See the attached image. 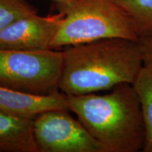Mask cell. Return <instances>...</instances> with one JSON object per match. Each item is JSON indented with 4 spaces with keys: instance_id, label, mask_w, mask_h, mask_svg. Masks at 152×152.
<instances>
[{
    "instance_id": "obj_1",
    "label": "cell",
    "mask_w": 152,
    "mask_h": 152,
    "mask_svg": "<svg viewBox=\"0 0 152 152\" xmlns=\"http://www.w3.org/2000/svg\"><path fill=\"white\" fill-rule=\"evenodd\" d=\"M59 90L66 95L132 84L144 66L137 41L108 38L64 48Z\"/></svg>"
},
{
    "instance_id": "obj_2",
    "label": "cell",
    "mask_w": 152,
    "mask_h": 152,
    "mask_svg": "<svg viewBox=\"0 0 152 152\" xmlns=\"http://www.w3.org/2000/svg\"><path fill=\"white\" fill-rule=\"evenodd\" d=\"M109 91L67 95L68 110L108 152L142 151L145 130L135 90L123 83Z\"/></svg>"
},
{
    "instance_id": "obj_3",
    "label": "cell",
    "mask_w": 152,
    "mask_h": 152,
    "mask_svg": "<svg viewBox=\"0 0 152 152\" xmlns=\"http://www.w3.org/2000/svg\"><path fill=\"white\" fill-rule=\"evenodd\" d=\"M58 7L64 18L50 49L108 38L138 41L134 20L115 0H66Z\"/></svg>"
},
{
    "instance_id": "obj_4",
    "label": "cell",
    "mask_w": 152,
    "mask_h": 152,
    "mask_svg": "<svg viewBox=\"0 0 152 152\" xmlns=\"http://www.w3.org/2000/svg\"><path fill=\"white\" fill-rule=\"evenodd\" d=\"M63 52L0 49V86L36 94L59 90Z\"/></svg>"
},
{
    "instance_id": "obj_5",
    "label": "cell",
    "mask_w": 152,
    "mask_h": 152,
    "mask_svg": "<svg viewBox=\"0 0 152 152\" xmlns=\"http://www.w3.org/2000/svg\"><path fill=\"white\" fill-rule=\"evenodd\" d=\"M68 111L51 110L34 120L37 152H108Z\"/></svg>"
},
{
    "instance_id": "obj_6",
    "label": "cell",
    "mask_w": 152,
    "mask_h": 152,
    "mask_svg": "<svg viewBox=\"0 0 152 152\" xmlns=\"http://www.w3.org/2000/svg\"><path fill=\"white\" fill-rule=\"evenodd\" d=\"M64 15L39 16L37 13L18 19L0 30V49L39 50L50 45L61 23Z\"/></svg>"
},
{
    "instance_id": "obj_7",
    "label": "cell",
    "mask_w": 152,
    "mask_h": 152,
    "mask_svg": "<svg viewBox=\"0 0 152 152\" xmlns=\"http://www.w3.org/2000/svg\"><path fill=\"white\" fill-rule=\"evenodd\" d=\"M54 109L68 110L67 95L60 90L49 94H36L0 86L1 113L34 121L42 113Z\"/></svg>"
},
{
    "instance_id": "obj_8",
    "label": "cell",
    "mask_w": 152,
    "mask_h": 152,
    "mask_svg": "<svg viewBox=\"0 0 152 152\" xmlns=\"http://www.w3.org/2000/svg\"><path fill=\"white\" fill-rule=\"evenodd\" d=\"M0 152H37L33 121L0 112Z\"/></svg>"
},
{
    "instance_id": "obj_9",
    "label": "cell",
    "mask_w": 152,
    "mask_h": 152,
    "mask_svg": "<svg viewBox=\"0 0 152 152\" xmlns=\"http://www.w3.org/2000/svg\"><path fill=\"white\" fill-rule=\"evenodd\" d=\"M141 105L145 130V142L142 152H152V69L143 66L133 82Z\"/></svg>"
},
{
    "instance_id": "obj_10",
    "label": "cell",
    "mask_w": 152,
    "mask_h": 152,
    "mask_svg": "<svg viewBox=\"0 0 152 152\" xmlns=\"http://www.w3.org/2000/svg\"><path fill=\"white\" fill-rule=\"evenodd\" d=\"M134 20L139 35L152 33V0H115Z\"/></svg>"
},
{
    "instance_id": "obj_11",
    "label": "cell",
    "mask_w": 152,
    "mask_h": 152,
    "mask_svg": "<svg viewBox=\"0 0 152 152\" xmlns=\"http://www.w3.org/2000/svg\"><path fill=\"white\" fill-rule=\"evenodd\" d=\"M36 13L26 0H0V30L18 19Z\"/></svg>"
},
{
    "instance_id": "obj_12",
    "label": "cell",
    "mask_w": 152,
    "mask_h": 152,
    "mask_svg": "<svg viewBox=\"0 0 152 152\" xmlns=\"http://www.w3.org/2000/svg\"><path fill=\"white\" fill-rule=\"evenodd\" d=\"M137 42L144 66L152 69V33L140 36Z\"/></svg>"
},
{
    "instance_id": "obj_13",
    "label": "cell",
    "mask_w": 152,
    "mask_h": 152,
    "mask_svg": "<svg viewBox=\"0 0 152 152\" xmlns=\"http://www.w3.org/2000/svg\"><path fill=\"white\" fill-rule=\"evenodd\" d=\"M56 1H58V2H60V1H66V0H56Z\"/></svg>"
}]
</instances>
